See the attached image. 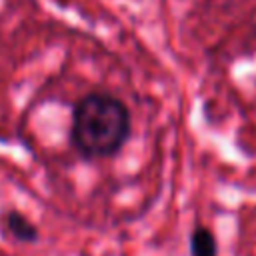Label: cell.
Returning <instances> with one entry per match:
<instances>
[{"label": "cell", "mask_w": 256, "mask_h": 256, "mask_svg": "<svg viewBox=\"0 0 256 256\" xmlns=\"http://www.w3.org/2000/svg\"><path fill=\"white\" fill-rule=\"evenodd\" d=\"M132 134V114L114 94L94 90L72 106L70 144L84 160L114 158Z\"/></svg>", "instance_id": "6da1fadb"}, {"label": "cell", "mask_w": 256, "mask_h": 256, "mask_svg": "<svg viewBox=\"0 0 256 256\" xmlns=\"http://www.w3.org/2000/svg\"><path fill=\"white\" fill-rule=\"evenodd\" d=\"M0 224H2L4 232H6L12 240H16V242H20V244H34V242H38V238H40L38 226H36L24 212H20V210H16V208L6 210V212L0 216Z\"/></svg>", "instance_id": "7a4b0ae2"}, {"label": "cell", "mask_w": 256, "mask_h": 256, "mask_svg": "<svg viewBox=\"0 0 256 256\" xmlns=\"http://www.w3.org/2000/svg\"><path fill=\"white\" fill-rule=\"evenodd\" d=\"M188 252L190 256H218V242L208 226H194L188 240Z\"/></svg>", "instance_id": "3957f363"}]
</instances>
